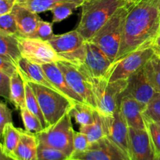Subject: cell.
I'll use <instances>...</instances> for the list:
<instances>
[{
	"label": "cell",
	"mask_w": 160,
	"mask_h": 160,
	"mask_svg": "<svg viewBox=\"0 0 160 160\" xmlns=\"http://www.w3.org/2000/svg\"><path fill=\"white\" fill-rule=\"evenodd\" d=\"M159 31L160 0H132L115 62L138 50L152 48Z\"/></svg>",
	"instance_id": "6da1fadb"
},
{
	"label": "cell",
	"mask_w": 160,
	"mask_h": 160,
	"mask_svg": "<svg viewBox=\"0 0 160 160\" xmlns=\"http://www.w3.org/2000/svg\"><path fill=\"white\" fill-rule=\"evenodd\" d=\"M131 1L93 0L84 2L81 6V20L76 30L81 33L86 41L90 40L117 9Z\"/></svg>",
	"instance_id": "7a4b0ae2"
},
{
	"label": "cell",
	"mask_w": 160,
	"mask_h": 160,
	"mask_svg": "<svg viewBox=\"0 0 160 160\" xmlns=\"http://www.w3.org/2000/svg\"><path fill=\"white\" fill-rule=\"evenodd\" d=\"M76 67L90 81L96 102V110L103 117L113 115L120 104L119 98L126 90L128 80H119L110 82L106 78L92 77L82 65Z\"/></svg>",
	"instance_id": "3957f363"
},
{
	"label": "cell",
	"mask_w": 160,
	"mask_h": 160,
	"mask_svg": "<svg viewBox=\"0 0 160 160\" xmlns=\"http://www.w3.org/2000/svg\"><path fill=\"white\" fill-rule=\"evenodd\" d=\"M130 3L117 9L95 35L88 40L101 48L112 63L115 62L120 51L125 20L130 10Z\"/></svg>",
	"instance_id": "277c9868"
},
{
	"label": "cell",
	"mask_w": 160,
	"mask_h": 160,
	"mask_svg": "<svg viewBox=\"0 0 160 160\" xmlns=\"http://www.w3.org/2000/svg\"><path fill=\"white\" fill-rule=\"evenodd\" d=\"M34 91L48 126L57 123L69 110L74 102L61 92L32 82H28Z\"/></svg>",
	"instance_id": "5b68a950"
},
{
	"label": "cell",
	"mask_w": 160,
	"mask_h": 160,
	"mask_svg": "<svg viewBox=\"0 0 160 160\" xmlns=\"http://www.w3.org/2000/svg\"><path fill=\"white\" fill-rule=\"evenodd\" d=\"M70 114L64 115L52 126L36 134L38 143L59 150L69 158L73 152V133Z\"/></svg>",
	"instance_id": "8992f818"
},
{
	"label": "cell",
	"mask_w": 160,
	"mask_h": 160,
	"mask_svg": "<svg viewBox=\"0 0 160 160\" xmlns=\"http://www.w3.org/2000/svg\"><path fill=\"white\" fill-rule=\"evenodd\" d=\"M48 42L62 61L76 67L84 64L86 56V40L78 30L54 35Z\"/></svg>",
	"instance_id": "52a82bcc"
},
{
	"label": "cell",
	"mask_w": 160,
	"mask_h": 160,
	"mask_svg": "<svg viewBox=\"0 0 160 160\" xmlns=\"http://www.w3.org/2000/svg\"><path fill=\"white\" fill-rule=\"evenodd\" d=\"M154 54L152 48L130 53L123 59L112 62L106 78L110 82L128 79L131 75L142 70Z\"/></svg>",
	"instance_id": "ba28073f"
},
{
	"label": "cell",
	"mask_w": 160,
	"mask_h": 160,
	"mask_svg": "<svg viewBox=\"0 0 160 160\" xmlns=\"http://www.w3.org/2000/svg\"><path fill=\"white\" fill-rule=\"evenodd\" d=\"M22 57L39 65L62 61L52 46L46 41L37 38H23L17 36Z\"/></svg>",
	"instance_id": "9c48e42d"
},
{
	"label": "cell",
	"mask_w": 160,
	"mask_h": 160,
	"mask_svg": "<svg viewBox=\"0 0 160 160\" xmlns=\"http://www.w3.org/2000/svg\"><path fill=\"white\" fill-rule=\"evenodd\" d=\"M70 158L80 160H130L129 156L106 136L91 144L85 152L73 153Z\"/></svg>",
	"instance_id": "30bf717a"
},
{
	"label": "cell",
	"mask_w": 160,
	"mask_h": 160,
	"mask_svg": "<svg viewBox=\"0 0 160 160\" xmlns=\"http://www.w3.org/2000/svg\"><path fill=\"white\" fill-rule=\"evenodd\" d=\"M56 63L62 71L71 88L84 99L85 103L96 110V102L92 85L85 75L83 74L75 66L68 62L59 61Z\"/></svg>",
	"instance_id": "8fae6325"
},
{
	"label": "cell",
	"mask_w": 160,
	"mask_h": 160,
	"mask_svg": "<svg viewBox=\"0 0 160 160\" xmlns=\"http://www.w3.org/2000/svg\"><path fill=\"white\" fill-rule=\"evenodd\" d=\"M130 160H158L148 129L129 128Z\"/></svg>",
	"instance_id": "7c38bea8"
},
{
	"label": "cell",
	"mask_w": 160,
	"mask_h": 160,
	"mask_svg": "<svg viewBox=\"0 0 160 160\" xmlns=\"http://www.w3.org/2000/svg\"><path fill=\"white\" fill-rule=\"evenodd\" d=\"M102 117L106 137L117 144L130 158L129 127L122 115L120 107L118 106L112 116H102Z\"/></svg>",
	"instance_id": "4fadbf2b"
},
{
	"label": "cell",
	"mask_w": 160,
	"mask_h": 160,
	"mask_svg": "<svg viewBox=\"0 0 160 160\" xmlns=\"http://www.w3.org/2000/svg\"><path fill=\"white\" fill-rule=\"evenodd\" d=\"M112 62L106 53L91 41H86L84 70L94 78H106Z\"/></svg>",
	"instance_id": "5bb4252c"
},
{
	"label": "cell",
	"mask_w": 160,
	"mask_h": 160,
	"mask_svg": "<svg viewBox=\"0 0 160 160\" xmlns=\"http://www.w3.org/2000/svg\"><path fill=\"white\" fill-rule=\"evenodd\" d=\"M128 80V86L123 94L131 95L145 109L158 92L148 81L143 68L131 75Z\"/></svg>",
	"instance_id": "9a60e30c"
},
{
	"label": "cell",
	"mask_w": 160,
	"mask_h": 160,
	"mask_svg": "<svg viewBox=\"0 0 160 160\" xmlns=\"http://www.w3.org/2000/svg\"><path fill=\"white\" fill-rule=\"evenodd\" d=\"M119 107L129 128L147 129L143 113L144 108L137 100L131 95L122 94Z\"/></svg>",
	"instance_id": "2e32d148"
},
{
	"label": "cell",
	"mask_w": 160,
	"mask_h": 160,
	"mask_svg": "<svg viewBox=\"0 0 160 160\" xmlns=\"http://www.w3.org/2000/svg\"><path fill=\"white\" fill-rule=\"evenodd\" d=\"M41 66L46 74L47 78L59 92L67 96L73 102L85 103L84 99L69 85L63 73L56 62H50V63L42 64Z\"/></svg>",
	"instance_id": "e0dca14e"
},
{
	"label": "cell",
	"mask_w": 160,
	"mask_h": 160,
	"mask_svg": "<svg viewBox=\"0 0 160 160\" xmlns=\"http://www.w3.org/2000/svg\"><path fill=\"white\" fill-rule=\"evenodd\" d=\"M17 21V36L23 38H34L38 23L42 19L38 13L16 4L12 10Z\"/></svg>",
	"instance_id": "ac0fdd59"
},
{
	"label": "cell",
	"mask_w": 160,
	"mask_h": 160,
	"mask_svg": "<svg viewBox=\"0 0 160 160\" xmlns=\"http://www.w3.org/2000/svg\"><path fill=\"white\" fill-rule=\"evenodd\" d=\"M17 69L25 82H32L42 84L56 92H59L47 78L42 66L39 64L34 63L22 57L17 64Z\"/></svg>",
	"instance_id": "d6986e66"
},
{
	"label": "cell",
	"mask_w": 160,
	"mask_h": 160,
	"mask_svg": "<svg viewBox=\"0 0 160 160\" xmlns=\"http://www.w3.org/2000/svg\"><path fill=\"white\" fill-rule=\"evenodd\" d=\"M20 142L12 156L17 160H37L38 140L35 134L20 128Z\"/></svg>",
	"instance_id": "ffe728a7"
},
{
	"label": "cell",
	"mask_w": 160,
	"mask_h": 160,
	"mask_svg": "<svg viewBox=\"0 0 160 160\" xmlns=\"http://www.w3.org/2000/svg\"><path fill=\"white\" fill-rule=\"evenodd\" d=\"M0 56L10 59L17 66L22 58L17 35L0 34Z\"/></svg>",
	"instance_id": "44dd1931"
},
{
	"label": "cell",
	"mask_w": 160,
	"mask_h": 160,
	"mask_svg": "<svg viewBox=\"0 0 160 160\" xmlns=\"http://www.w3.org/2000/svg\"><path fill=\"white\" fill-rule=\"evenodd\" d=\"M9 102L18 110L26 108L25 81L18 71L11 77V88Z\"/></svg>",
	"instance_id": "7402d4cb"
},
{
	"label": "cell",
	"mask_w": 160,
	"mask_h": 160,
	"mask_svg": "<svg viewBox=\"0 0 160 160\" xmlns=\"http://www.w3.org/2000/svg\"><path fill=\"white\" fill-rule=\"evenodd\" d=\"M20 136H21L20 128H16L12 123L6 124L3 130L2 134H1L2 138V142L0 145L2 152L8 156H12L18 145Z\"/></svg>",
	"instance_id": "603a6c76"
},
{
	"label": "cell",
	"mask_w": 160,
	"mask_h": 160,
	"mask_svg": "<svg viewBox=\"0 0 160 160\" xmlns=\"http://www.w3.org/2000/svg\"><path fill=\"white\" fill-rule=\"evenodd\" d=\"M95 110V109H94L92 106L86 103L76 102L73 103L68 113L70 114V117L74 118L76 123L81 127L92 124L94 123Z\"/></svg>",
	"instance_id": "cb8c5ba5"
},
{
	"label": "cell",
	"mask_w": 160,
	"mask_h": 160,
	"mask_svg": "<svg viewBox=\"0 0 160 160\" xmlns=\"http://www.w3.org/2000/svg\"><path fill=\"white\" fill-rule=\"evenodd\" d=\"M94 116H95V121L93 123L85 126H81L79 128L80 132L83 133L87 137L90 144L98 142V140L106 136L105 132L104 122L102 116L97 110H95Z\"/></svg>",
	"instance_id": "d4e9b609"
},
{
	"label": "cell",
	"mask_w": 160,
	"mask_h": 160,
	"mask_svg": "<svg viewBox=\"0 0 160 160\" xmlns=\"http://www.w3.org/2000/svg\"><path fill=\"white\" fill-rule=\"evenodd\" d=\"M84 0H69L56 5L52 9V23H59L67 19L73 13V10L81 7Z\"/></svg>",
	"instance_id": "484cf974"
},
{
	"label": "cell",
	"mask_w": 160,
	"mask_h": 160,
	"mask_svg": "<svg viewBox=\"0 0 160 160\" xmlns=\"http://www.w3.org/2000/svg\"><path fill=\"white\" fill-rule=\"evenodd\" d=\"M143 70L152 86L160 93V56L155 53L146 62Z\"/></svg>",
	"instance_id": "4316f807"
},
{
	"label": "cell",
	"mask_w": 160,
	"mask_h": 160,
	"mask_svg": "<svg viewBox=\"0 0 160 160\" xmlns=\"http://www.w3.org/2000/svg\"><path fill=\"white\" fill-rule=\"evenodd\" d=\"M69 0H17V4L36 13L51 11L56 5Z\"/></svg>",
	"instance_id": "83f0119b"
},
{
	"label": "cell",
	"mask_w": 160,
	"mask_h": 160,
	"mask_svg": "<svg viewBox=\"0 0 160 160\" xmlns=\"http://www.w3.org/2000/svg\"><path fill=\"white\" fill-rule=\"evenodd\" d=\"M25 96H26V108L31 113L35 115L39 119L44 129H46L47 128H48V123H46L37 97L28 82H25Z\"/></svg>",
	"instance_id": "f1b7e54d"
},
{
	"label": "cell",
	"mask_w": 160,
	"mask_h": 160,
	"mask_svg": "<svg viewBox=\"0 0 160 160\" xmlns=\"http://www.w3.org/2000/svg\"><path fill=\"white\" fill-rule=\"evenodd\" d=\"M20 112L25 131L37 134L45 130L39 119L31 113L27 108L20 109Z\"/></svg>",
	"instance_id": "f546056e"
},
{
	"label": "cell",
	"mask_w": 160,
	"mask_h": 160,
	"mask_svg": "<svg viewBox=\"0 0 160 160\" xmlns=\"http://www.w3.org/2000/svg\"><path fill=\"white\" fill-rule=\"evenodd\" d=\"M17 28L16 18L12 12L0 15V34L2 35H17Z\"/></svg>",
	"instance_id": "4dcf8cb0"
},
{
	"label": "cell",
	"mask_w": 160,
	"mask_h": 160,
	"mask_svg": "<svg viewBox=\"0 0 160 160\" xmlns=\"http://www.w3.org/2000/svg\"><path fill=\"white\" fill-rule=\"evenodd\" d=\"M68 156L59 150L38 143L37 160H66Z\"/></svg>",
	"instance_id": "1f68e13d"
},
{
	"label": "cell",
	"mask_w": 160,
	"mask_h": 160,
	"mask_svg": "<svg viewBox=\"0 0 160 160\" xmlns=\"http://www.w3.org/2000/svg\"><path fill=\"white\" fill-rule=\"evenodd\" d=\"M144 117L153 122L160 121V93L158 92L143 111Z\"/></svg>",
	"instance_id": "d6a6232c"
},
{
	"label": "cell",
	"mask_w": 160,
	"mask_h": 160,
	"mask_svg": "<svg viewBox=\"0 0 160 160\" xmlns=\"http://www.w3.org/2000/svg\"><path fill=\"white\" fill-rule=\"evenodd\" d=\"M147 129L149 132L150 137L152 141L155 150L158 156H160V129L155 122L146 119L145 117Z\"/></svg>",
	"instance_id": "836d02e7"
},
{
	"label": "cell",
	"mask_w": 160,
	"mask_h": 160,
	"mask_svg": "<svg viewBox=\"0 0 160 160\" xmlns=\"http://www.w3.org/2000/svg\"><path fill=\"white\" fill-rule=\"evenodd\" d=\"M52 29V23L41 20L36 30L34 38H40L43 41L48 42L54 36Z\"/></svg>",
	"instance_id": "e575fe53"
},
{
	"label": "cell",
	"mask_w": 160,
	"mask_h": 160,
	"mask_svg": "<svg viewBox=\"0 0 160 160\" xmlns=\"http://www.w3.org/2000/svg\"><path fill=\"white\" fill-rule=\"evenodd\" d=\"M90 142L88 140L87 137L81 132H77L74 131L73 133V152H83L88 149L90 146ZM72 156V155H71Z\"/></svg>",
	"instance_id": "d590c367"
},
{
	"label": "cell",
	"mask_w": 160,
	"mask_h": 160,
	"mask_svg": "<svg viewBox=\"0 0 160 160\" xmlns=\"http://www.w3.org/2000/svg\"><path fill=\"white\" fill-rule=\"evenodd\" d=\"M8 123H12V110L7 106L6 103L1 102L0 103V134H2L4 128Z\"/></svg>",
	"instance_id": "8d00e7d4"
},
{
	"label": "cell",
	"mask_w": 160,
	"mask_h": 160,
	"mask_svg": "<svg viewBox=\"0 0 160 160\" xmlns=\"http://www.w3.org/2000/svg\"><path fill=\"white\" fill-rule=\"evenodd\" d=\"M11 78L0 72V95L9 101L10 98Z\"/></svg>",
	"instance_id": "74e56055"
},
{
	"label": "cell",
	"mask_w": 160,
	"mask_h": 160,
	"mask_svg": "<svg viewBox=\"0 0 160 160\" xmlns=\"http://www.w3.org/2000/svg\"><path fill=\"white\" fill-rule=\"evenodd\" d=\"M17 71V66L13 62L7 58L0 56V72L11 78Z\"/></svg>",
	"instance_id": "f35d334b"
},
{
	"label": "cell",
	"mask_w": 160,
	"mask_h": 160,
	"mask_svg": "<svg viewBox=\"0 0 160 160\" xmlns=\"http://www.w3.org/2000/svg\"><path fill=\"white\" fill-rule=\"evenodd\" d=\"M17 0H0V15L12 12Z\"/></svg>",
	"instance_id": "ab89813d"
},
{
	"label": "cell",
	"mask_w": 160,
	"mask_h": 160,
	"mask_svg": "<svg viewBox=\"0 0 160 160\" xmlns=\"http://www.w3.org/2000/svg\"><path fill=\"white\" fill-rule=\"evenodd\" d=\"M152 48L154 49L155 53L158 56H160V31H159V34L158 35L157 38H156V42H155L154 45H153Z\"/></svg>",
	"instance_id": "60d3db41"
},
{
	"label": "cell",
	"mask_w": 160,
	"mask_h": 160,
	"mask_svg": "<svg viewBox=\"0 0 160 160\" xmlns=\"http://www.w3.org/2000/svg\"><path fill=\"white\" fill-rule=\"evenodd\" d=\"M0 160H17L14 158H12V156H8V155L5 154V153L2 152H1V156H0Z\"/></svg>",
	"instance_id": "b9f144b4"
},
{
	"label": "cell",
	"mask_w": 160,
	"mask_h": 160,
	"mask_svg": "<svg viewBox=\"0 0 160 160\" xmlns=\"http://www.w3.org/2000/svg\"><path fill=\"white\" fill-rule=\"evenodd\" d=\"M155 123H156V124H157V126L159 127V128L160 129V121H158V122H155Z\"/></svg>",
	"instance_id": "7bdbcfd3"
},
{
	"label": "cell",
	"mask_w": 160,
	"mask_h": 160,
	"mask_svg": "<svg viewBox=\"0 0 160 160\" xmlns=\"http://www.w3.org/2000/svg\"><path fill=\"white\" fill-rule=\"evenodd\" d=\"M66 160H80V159H71V158H68V159H67Z\"/></svg>",
	"instance_id": "ee69618b"
},
{
	"label": "cell",
	"mask_w": 160,
	"mask_h": 160,
	"mask_svg": "<svg viewBox=\"0 0 160 160\" xmlns=\"http://www.w3.org/2000/svg\"><path fill=\"white\" fill-rule=\"evenodd\" d=\"M90 1H93V0H84V2H90Z\"/></svg>",
	"instance_id": "f6af8a7d"
},
{
	"label": "cell",
	"mask_w": 160,
	"mask_h": 160,
	"mask_svg": "<svg viewBox=\"0 0 160 160\" xmlns=\"http://www.w3.org/2000/svg\"><path fill=\"white\" fill-rule=\"evenodd\" d=\"M158 160H160V156H158Z\"/></svg>",
	"instance_id": "bcb514c9"
},
{
	"label": "cell",
	"mask_w": 160,
	"mask_h": 160,
	"mask_svg": "<svg viewBox=\"0 0 160 160\" xmlns=\"http://www.w3.org/2000/svg\"><path fill=\"white\" fill-rule=\"evenodd\" d=\"M130 1H131V0H130Z\"/></svg>",
	"instance_id": "7dc6e473"
}]
</instances>
